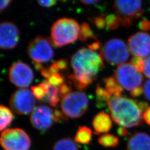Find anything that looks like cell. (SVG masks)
Wrapping results in <instances>:
<instances>
[{"mask_svg": "<svg viewBox=\"0 0 150 150\" xmlns=\"http://www.w3.org/2000/svg\"><path fill=\"white\" fill-rule=\"evenodd\" d=\"M74 74L68 76L75 87L80 90L95 80L99 72L104 67L100 54L86 47H82L74 54L71 59Z\"/></svg>", "mask_w": 150, "mask_h": 150, "instance_id": "1", "label": "cell"}, {"mask_svg": "<svg viewBox=\"0 0 150 150\" xmlns=\"http://www.w3.org/2000/svg\"><path fill=\"white\" fill-rule=\"evenodd\" d=\"M115 123L126 128L143 125V115L138 103L126 97H112L106 102Z\"/></svg>", "mask_w": 150, "mask_h": 150, "instance_id": "2", "label": "cell"}, {"mask_svg": "<svg viewBox=\"0 0 150 150\" xmlns=\"http://www.w3.org/2000/svg\"><path fill=\"white\" fill-rule=\"evenodd\" d=\"M80 26L72 18H61L54 22L51 29L52 41L57 47L75 42L79 37Z\"/></svg>", "mask_w": 150, "mask_h": 150, "instance_id": "3", "label": "cell"}, {"mask_svg": "<svg viewBox=\"0 0 150 150\" xmlns=\"http://www.w3.org/2000/svg\"><path fill=\"white\" fill-rule=\"evenodd\" d=\"M129 54L128 46L122 40L113 38L104 43L100 54L108 64L119 66L128 60Z\"/></svg>", "mask_w": 150, "mask_h": 150, "instance_id": "4", "label": "cell"}, {"mask_svg": "<svg viewBox=\"0 0 150 150\" xmlns=\"http://www.w3.org/2000/svg\"><path fill=\"white\" fill-rule=\"evenodd\" d=\"M113 8L120 23L126 28L131 27L134 20L139 18L144 13L142 2L139 0L116 1Z\"/></svg>", "mask_w": 150, "mask_h": 150, "instance_id": "5", "label": "cell"}, {"mask_svg": "<svg viewBox=\"0 0 150 150\" xmlns=\"http://www.w3.org/2000/svg\"><path fill=\"white\" fill-rule=\"evenodd\" d=\"M88 103V98L84 93L74 91L62 98L61 108L67 117L79 118L87 111Z\"/></svg>", "mask_w": 150, "mask_h": 150, "instance_id": "6", "label": "cell"}, {"mask_svg": "<svg viewBox=\"0 0 150 150\" xmlns=\"http://www.w3.org/2000/svg\"><path fill=\"white\" fill-rule=\"evenodd\" d=\"M0 142L4 150H29L31 145L27 132L18 128L5 129L1 135Z\"/></svg>", "mask_w": 150, "mask_h": 150, "instance_id": "7", "label": "cell"}, {"mask_svg": "<svg viewBox=\"0 0 150 150\" xmlns=\"http://www.w3.org/2000/svg\"><path fill=\"white\" fill-rule=\"evenodd\" d=\"M115 78L122 88L129 91L141 86L144 81L142 74L130 62L119 65L115 71Z\"/></svg>", "mask_w": 150, "mask_h": 150, "instance_id": "8", "label": "cell"}, {"mask_svg": "<svg viewBox=\"0 0 150 150\" xmlns=\"http://www.w3.org/2000/svg\"><path fill=\"white\" fill-rule=\"evenodd\" d=\"M28 55L34 62L45 63L52 59L54 51L50 40L47 38L38 36L28 43Z\"/></svg>", "mask_w": 150, "mask_h": 150, "instance_id": "9", "label": "cell"}, {"mask_svg": "<svg viewBox=\"0 0 150 150\" xmlns=\"http://www.w3.org/2000/svg\"><path fill=\"white\" fill-rule=\"evenodd\" d=\"M9 105L11 110L18 115H28L36 108L35 97L32 92L26 88L15 91L10 97Z\"/></svg>", "mask_w": 150, "mask_h": 150, "instance_id": "10", "label": "cell"}, {"mask_svg": "<svg viewBox=\"0 0 150 150\" xmlns=\"http://www.w3.org/2000/svg\"><path fill=\"white\" fill-rule=\"evenodd\" d=\"M8 79L12 84L22 88L27 87L32 82L33 73L29 65L22 62H17L9 69Z\"/></svg>", "mask_w": 150, "mask_h": 150, "instance_id": "11", "label": "cell"}, {"mask_svg": "<svg viewBox=\"0 0 150 150\" xmlns=\"http://www.w3.org/2000/svg\"><path fill=\"white\" fill-rule=\"evenodd\" d=\"M127 46L130 54L134 57H148L150 56V34L145 32L135 33L129 38Z\"/></svg>", "mask_w": 150, "mask_h": 150, "instance_id": "12", "label": "cell"}, {"mask_svg": "<svg viewBox=\"0 0 150 150\" xmlns=\"http://www.w3.org/2000/svg\"><path fill=\"white\" fill-rule=\"evenodd\" d=\"M53 111L50 107L41 105L36 107L30 115V122L35 129L45 131L50 129L54 122Z\"/></svg>", "mask_w": 150, "mask_h": 150, "instance_id": "13", "label": "cell"}, {"mask_svg": "<svg viewBox=\"0 0 150 150\" xmlns=\"http://www.w3.org/2000/svg\"><path fill=\"white\" fill-rule=\"evenodd\" d=\"M20 32L16 25L10 21L0 24V47L7 50L15 47L19 41Z\"/></svg>", "mask_w": 150, "mask_h": 150, "instance_id": "14", "label": "cell"}, {"mask_svg": "<svg viewBox=\"0 0 150 150\" xmlns=\"http://www.w3.org/2000/svg\"><path fill=\"white\" fill-rule=\"evenodd\" d=\"M127 150H150V134L135 132L128 139Z\"/></svg>", "mask_w": 150, "mask_h": 150, "instance_id": "15", "label": "cell"}, {"mask_svg": "<svg viewBox=\"0 0 150 150\" xmlns=\"http://www.w3.org/2000/svg\"><path fill=\"white\" fill-rule=\"evenodd\" d=\"M95 134H99L108 132L112 127V120L107 113L101 111L97 113L92 121Z\"/></svg>", "mask_w": 150, "mask_h": 150, "instance_id": "16", "label": "cell"}, {"mask_svg": "<svg viewBox=\"0 0 150 150\" xmlns=\"http://www.w3.org/2000/svg\"><path fill=\"white\" fill-rule=\"evenodd\" d=\"M105 90L112 97L122 96L123 88L119 85L115 77L110 76L103 80Z\"/></svg>", "mask_w": 150, "mask_h": 150, "instance_id": "17", "label": "cell"}, {"mask_svg": "<svg viewBox=\"0 0 150 150\" xmlns=\"http://www.w3.org/2000/svg\"><path fill=\"white\" fill-rule=\"evenodd\" d=\"M92 132L87 126H80L75 134V141L83 145L89 144L92 139Z\"/></svg>", "mask_w": 150, "mask_h": 150, "instance_id": "18", "label": "cell"}, {"mask_svg": "<svg viewBox=\"0 0 150 150\" xmlns=\"http://www.w3.org/2000/svg\"><path fill=\"white\" fill-rule=\"evenodd\" d=\"M13 119V115L10 109L5 106H0V130H5Z\"/></svg>", "mask_w": 150, "mask_h": 150, "instance_id": "19", "label": "cell"}, {"mask_svg": "<svg viewBox=\"0 0 150 150\" xmlns=\"http://www.w3.org/2000/svg\"><path fill=\"white\" fill-rule=\"evenodd\" d=\"M53 150H78V146L72 139L66 137L58 140L54 144Z\"/></svg>", "mask_w": 150, "mask_h": 150, "instance_id": "20", "label": "cell"}, {"mask_svg": "<svg viewBox=\"0 0 150 150\" xmlns=\"http://www.w3.org/2000/svg\"><path fill=\"white\" fill-rule=\"evenodd\" d=\"M49 85L47 81H43L38 86H33L31 87V92L34 97L38 100H41L46 96L48 92Z\"/></svg>", "mask_w": 150, "mask_h": 150, "instance_id": "21", "label": "cell"}, {"mask_svg": "<svg viewBox=\"0 0 150 150\" xmlns=\"http://www.w3.org/2000/svg\"><path fill=\"white\" fill-rule=\"evenodd\" d=\"M97 141L100 145L106 147H115L119 144L118 137L109 134H102Z\"/></svg>", "mask_w": 150, "mask_h": 150, "instance_id": "22", "label": "cell"}, {"mask_svg": "<svg viewBox=\"0 0 150 150\" xmlns=\"http://www.w3.org/2000/svg\"><path fill=\"white\" fill-rule=\"evenodd\" d=\"M59 93L57 87L49 85L48 92L46 95V100L50 105L52 107H56L59 101Z\"/></svg>", "mask_w": 150, "mask_h": 150, "instance_id": "23", "label": "cell"}, {"mask_svg": "<svg viewBox=\"0 0 150 150\" xmlns=\"http://www.w3.org/2000/svg\"><path fill=\"white\" fill-rule=\"evenodd\" d=\"M79 38L80 41L83 42L86 41L88 38H93L96 40H97L96 37L92 32L90 25L86 22H83L81 25Z\"/></svg>", "mask_w": 150, "mask_h": 150, "instance_id": "24", "label": "cell"}, {"mask_svg": "<svg viewBox=\"0 0 150 150\" xmlns=\"http://www.w3.org/2000/svg\"><path fill=\"white\" fill-rule=\"evenodd\" d=\"M105 20L107 27L112 30L117 29L121 24L118 17L115 14H110L107 15L105 17Z\"/></svg>", "mask_w": 150, "mask_h": 150, "instance_id": "25", "label": "cell"}, {"mask_svg": "<svg viewBox=\"0 0 150 150\" xmlns=\"http://www.w3.org/2000/svg\"><path fill=\"white\" fill-rule=\"evenodd\" d=\"M96 95L98 103H102V102L103 101L107 102V101L112 97V96L108 93V92L105 90V88H103L100 85L97 86Z\"/></svg>", "mask_w": 150, "mask_h": 150, "instance_id": "26", "label": "cell"}, {"mask_svg": "<svg viewBox=\"0 0 150 150\" xmlns=\"http://www.w3.org/2000/svg\"><path fill=\"white\" fill-rule=\"evenodd\" d=\"M47 81L50 85L55 87H59L64 82V77L59 74H52L47 79Z\"/></svg>", "mask_w": 150, "mask_h": 150, "instance_id": "27", "label": "cell"}, {"mask_svg": "<svg viewBox=\"0 0 150 150\" xmlns=\"http://www.w3.org/2000/svg\"><path fill=\"white\" fill-rule=\"evenodd\" d=\"M145 59L139 57H134L131 59V64L141 73H143L144 68L145 66Z\"/></svg>", "mask_w": 150, "mask_h": 150, "instance_id": "28", "label": "cell"}, {"mask_svg": "<svg viewBox=\"0 0 150 150\" xmlns=\"http://www.w3.org/2000/svg\"><path fill=\"white\" fill-rule=\"evenodd\" d=\"M71 90H72V88H71V85L64 82L59 87V96L63 98L64 97L66 96L70 93L71 92Z\"/></svg>", "mask_w": 150, "mask_h": 150, "instance_id": "29", "label": "cell"}, {"mask_svg": "<svg viewBox=\"0 0 150 150\" xmlns=\"http://www.w3.org/2000/svg\"><path fill=\"white\" fill-rule=\"evenodd\" d=\"M53 118L54 122H59L61 121H67V116L62 111L57 109L54 110L53 111Z\"/></svg>", "mask_w": 150, "mask_h": 150, "instance_id": "30", "label": "cell"}, {"mask_svg": "<svg viewBox=\"0 0 150 150\" xmlns=\"http://www.w3.org/2000/svg\"><path fill=\"white\" fill-rule=\"evenodd\" d=\"M94 23L98 28L102 29L105 26L106 20L105 18L103 17H96L93 19Z\"/></svg>", "mask_w": 150, "mask_h": 150, "instance_id": "31", "label": "cell"}, {"mask_svg": "<svg viewBox=\"0 0 150 150\" xmlns=\"http://www.w3.org/2000/svg\"><path fill=\"white\" fill-rule=\"evenodd\" d=\"M54 63L56 64V66H57V67L59 69V70H66L67 69L68 67V63H67V61L65 59H60L58 61H54Z\"/></svg>", "mask_w": 150, "mask_h": 150, "instance_id": "32", "label": "cell"}, {"mask_svg": "<svg viewBox=\"0 0 150 150\" xmlns=\"http://www.w3.org/2000/svg\"><path fill=\"white\" fill-rule=\"evenodd\" d=\"M143 74L147 78L150 79V56L145 59Z\"/></svg>", "mask_w": 150, "mask_h": 150, "instance_id": "33", "label": "cell"}, {"mask_svg": "<svg viewBox=\"0 0 150 150\" xmlns=\"http://www.w3.org/2000/svg\"><path fill=\"white\" fill-rule=\"evenodd\" d=\"M138 26L143 31H147L150 30V21L148 20H142L139 22Z\"/></svg>", "mask_w": 150, "mask_h": 150, "instance_id": "34", "label": "cell"}, {"mask_svg": "<svg viewBox=\"0 0 150 150\" xmlns=\"http://www.w3.org/2000/svg\"><path fill=\"white\" fill-rule=\"evenodd\" d=\"M144 94L145 97L150 101V79L145 82L144 86Z\"/></svg>", "mask_w": 150, "mask_h": 150, "instance_id": "35", "label": "cell"}, {"mask_svg": "<svg viewBox=\"0 0 150 150\" xmlns=\"http://www.w3.org/2000/svg\"><path fill=\"white\" fill-rule=\"evenodd\" d=\"M56 0H47V1H38V3L39 5L44 7H50L56 4Z\"/></svg>", "mask_w": 150, "mask_h": 150, "instance_id": "36", "label": "cell"}, {"mask_svg": "<svg viewBox=\"0 0 150 150\" xmlns=\"http://www.w3.org/2000/svg\"><path fill=\"white\" fill-rule=\"evenodd\" d=\"M142 93H144V88L142 86H139V87H137L133 90L130 91V95L133 97L139 96Z\"/></svg>", "mask_w": 150, "mask_h": 150, "instance_id": "37", "label": "cell"}, {"mask_svg": "<svg viewBox=\"0 0 150 150\" xmlns=\"http://www.w3.org/2000/svg\"><path fill=\"white\" fill-rule=\"evenodd\" d=\"M143 119L146 123L150 126V107H148L143 113Z\"/></svg>", "mask_w": 150, "mask_h": 150, "instance_id": "38", "label": "cell"}, {"mask_svg": "<svg viewBox=\"0 0 150 150\" xmlns=\"http://www.w3.org/2000/svg\"><path fill=\"white\" fill-rule=\"evenodd\" d=\"M11 2V0H1L0 1V11L1 12L6 9Z\"/></svg>", "mask_w": 150, "mask_h": 150, "instance_id": "39", "label": "cell"}, {"mask_svg": "<svg viewBox=\"0 0 150 150\" xmlns=\"http://www.w3.org/2000/svg\"><path fill=\"white\" fill-rule=\"evenodd\" d=\"M100 46H101V43L100 42L97 41L96 42H94L93 43L90 44L88 46V47L89 49H90L92 51H95L97 50H98L100 47Z\"/></svg>", "mask_w": 150, "mask_h": 150, "instance_id": "40", "label": "cell"}, {"mask_svg": "<svg viewBox=\"0 0 150 150\" xmlns=\"http://www.w3.org/2000/svg\"><path fill=\"white\" fill-rule=\"evenodd\" d=\"M117 134L121 136H126L129 134V131L126 127L121 126L117 129Z\"/></svg>", "mask_w": 150, "mask_h": 150, "instance_id": "41", "label": "cell"}, {"mask_svg": "<svg viewBox=\"0 0 150 150\" xmlns=\"http://www.w3.org/2000/svg\"><path fill=\"white\" fill-rule=\"evenodd\" d=\"M48 70L50 71L51 74H59V69L57 67L55 64L53 62L52 64L50 66V67L48 68Z\"/></svg>", "mask_w": 150, "mask_h": 150, "instance_id": "42", "label": "cell"}, {"mask_svg": "<svg viewBox=\"0 0 150 150\" xmlns=\"http://www.w3.org/2000/svg\"><path fill=\"white\" fill-rule=\"evenodd\" d=\"M81 3H82L83 5H93L96 3H98L100 2V1H97V0H81Z\"/></svg>", "mask_w": 150, "mask_h": 150, "instance_id": "43", "label": "cell"}, {"mask_svg": "<svg viewBox=\"0 0 150 150\" xmlns=\"http://www.w3.org/2000/svg\"><path fill=\"white\" fill-rule=\"evenodd\" d=\"M138 105H139L140 109L141 110V111L142 112L143 111L144 112L148 108V104L146 102L140 101V102H138Z\"/></svg>", "mask_w": 150, "mask_h": 150, "instance_id": "44", "label": "cell"}, {"mask_svg": "<svg viewBox=\"0 0 150 150\" xmlns=\"http://www.w3.org/2000/svg\"><path fill=\"white\" fill-rule=\"evenodd\" d=\"M41 75H42L43 77H44L45 78H46L47 79L51 75L48 69H44L41 71Z\"/></svg>", "mask_w": 150, "mask_h": 150, "instance_id": "45", "label": "cell"}, {"mask_svg": "<svg viewBox=\"0 0 150 150\" xmlns=\"http://www.w3.org/2000/svg\"><path fill=\"white\" fill-rule=\"evenodd\" d=\"M33 64H34V66L36 69V70L40 72V73L41 72V71L44 69L43 68V66L41 64V63H37V62H33Z\"/></svg>", "mask_w": 150, "mask_h": 150, "instance_id": "46", "label": "cell"}]
</instances>
